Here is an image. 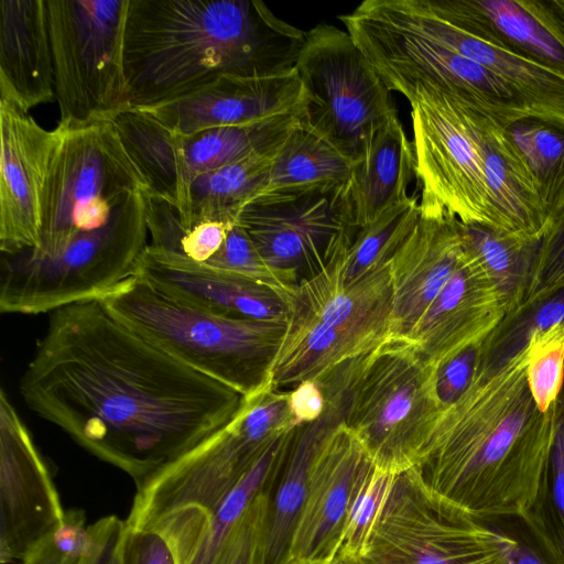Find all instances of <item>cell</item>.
<instances>
[{"mask_svg":"<svg viewBox=\"0 0 564 564\" xmlns=\"http://www.w3.org/2000/svg\"><path fill=\"white\" fill-rule=\"evenodd\" d=\"M19 389L32 411L137 486L226 427L245 400L138 335L100 300L48 314Z\"/></svg>","mask_w":564,"mask_h":564,"instance_id":"6da1fadb","label":"cell"},{"mask_svg":"<svg viewBox=\"0 0 564 564\" xmlns=\"http://www.w3.org/2000/svg\"><path fill=\"white\" fill-rule=\"evenodd\" d=\"M529 358L530 343L497 370L476 369L463 395L444 408L415 466L434 495L470 518L521 517L543 487L558 400L546 412L538 408Z\"/></svg>","mask_w":564,"mask_h":564,"instance_id":"7a4b0ae2","label":"cell"},{"mask_svg":"<svg viewBox=\"0 0 564 564\" xmlns=\"http://www.w3.org/2000/svg\"><path fill=\"white\" fill-rule=\"evenodd\" d=\"M306 32L259 0H129L126 110H147L223 76L292 72Z\"/></svg>","mask_w":564,"mask_h":564,"instance_id":"3957f363","label":"cell"},{"mask_svg":"<svg viewBox=\"0 0 564 564\" xmlns=\"http://www.w3.org/2000/svg\"><path fill=\"white\" fill-rule=\"evenodd\" d=\"M107 311L183 365L248 397L270 383L288 321L234 318L167 296L135 275L99 299Z\"/></svg>","mask_w":564,"mask_h":564,"instance_id":"277c9868","label":"cell"},{"mask_svg":"<svg viewBox=\"0 0 564 564\" xmlns=\"http://www.w3.org/2000/svg\"><path fill=\"white\" fill-rule=\"evenodd\" d=\"M142 192L129 195L105 225L79 234L55 256L1 253L0 311L50 314L99 300L132 276L148 246Z\"/></svg>","mask_w":564,"mask_h":564,"instance_id":"5b68a950","label":"cell"},{"mask_svg":"<svg viewBox=\"0 0 564 564\" xmlns=\"http://www.w3.org/2000/svg\"><path fill=\"white\" fill-rule=\"evenodd\" d=\"M297 426L288 391L269 383L245 397L226 427L137 486L127 527L151 530L167 514L186 508L212 513L264 449Z\"/></svg>","mask_w":564,"mask_h":564,"instance_id":"8992f818","label":"cell"},{"mask_svg":"<svg viewBox=\"0 0 564 564\" xmlns=\"http://www.w3.org/2000/svg\"><path fill=\"white\" fill-rule=\"evenodd\" d=\"M436 370L405 338L390 337L365 355L351 384L345 425L376 467H415L443 413Z\"/></svg>","mask_w":564,"mask_h":564,"instance_id":"52a82bcc","label":"cell"},{"mask_svg":"<svg viewBox=\"0 0 564 564\" xmlns=\"http://www.w3.org/2000/svg\"><path fill=\"white\" fill-rule=\"evenodd\" d=\"M41 194L34 256L52 257L82 232L105 225L129 195L148 189L110 120L58 123Z\"/></svg>","mask_w":564,"mask_h":564,"instance_id":"ba28073f","label":"cell"},{"mask_svg":"<svg viewBox=\"0 0 564 564\" xmlns=\"http://www.w3.org/2000/svg\"><path fill=\"white\" fill-rule=\"evenodd\" d=\"M408 100L420 217L500 231L485 177L477 110L429 85L415 87Z\"/></svg>","mask_w":564,"mask_h":564,"instance_id":"9c48e42d","label":"cell"},{"mask_svg":"<svg viewBox=\"0 0 564 564\" xmlns=\"http://www.w3.org/2000/svg\"><path fill=\"white\" fill-rule=\"evenodd\" d=\"M129 0H45L58 123L126 110L123 36Z\"/></svg>","mask_w":564,"mask_h":564,"instance_id":"30bf717a","label":"cell"},{"mask_svg":"<svg viewBox=\"0 0 564 564\" xmlns=\"http://www.w3.org/2000/svg\"><path fill=\"white\" fill-rule=\"evenodd\" d=\"M339 20L390 91L408 99L415 87L429 85L507 127L532 118L488 69L391 21L370 0Z\"/></svg>","mask_w":564,"mask_h":564,"instance_id":"8fae6325","label":"cell"},{"mask_svg":"<svg viewBox=\"0 0 564 564\" xmlns=\"http://www.w3.org/2000/svg\"><path fill=\"white\" fill-rule=\"evenodd\" d=\"M295 70L305 95L301 127L354 165L372 130L397 111L391 91L347 31L327 23L306 31Z\"/></svg>","mask_w":564,"mask_h":564,"instance_id":"7c38bea8","label":"cell"},{"mask_svg":"<svg viewBox=\"0 0 564 564\" xmlns=\"http://www.w3.org/2000/svg\"><path fill=\"white\" fill-rule=\"evenodd\" d=\"M366 558L373 564H502L490 522L440 499L415 467L395 475Z\"/></svg>","mask_w":564,"mask_h":564,"instance_id":"4fadbf2b","label":"cell"},{"mask_svg":"<svg viewBox=\"0 0 564 564\" xmlns=\"http://www.w3.org/2000/svg\"><path fill=\"white\" fill-rule=\"evenodd\" d=\"M273 267L313 274L358 231L346 183L259 195L236 221Z\"/></svg>","mask_w":564,"mask_h":564,"instance_id":"5bb4252c","label":"cell"},{"mask_svg":"<svg viewBox=\"0 0 564 564\" xmlns=\"http://www.w3.org/2000/svg\"><path fill=\"white\" fill-rule=\"evenodd\" d=\"M57 491L25 424L0 394V561L23 560L64 519Z\"/></svg>","mask_w":564,"mask_h":564,"instance_id":"9a60e30c","label":"cell"},{"mask_svg":"<svg viewBox=\"0 0 564 564\" xmlns=\"http://www.w3.org/2000/svg\"><path fill=\"white\" fill-rule=\"evenodd\" d=\"M391 21L488 69L532 118L564 129V75L502 46L480 40L434 14L423 0H370Z\"/></svg>","mask_w":564,"mask_h":564,"instance_id":"2e32d148","label":"cell"},{"mask_svg":"<svg viewBox=\"0 0 564 564\" xmlns=\"http://www.w3.org/2000/svg\"><path fill=\"white\" fill-rule=\"evenodd\" d=\"M371 462L344 421L323 436L311 462L289 560L334 562L354 489Z\"/></svg>","mask_w":564,"mask_h":564,"instance_id":"e0dca14e","label":"cell"},{"mask_svg":"<svg viewBox=\"0 0 564 564\" xmlns=\"http://www.w3.org/2000/svg\"><path fill=\"white\" fill-rule=\"evenodd\" d=\"M58 132L42 128L17 105L0 99V250L36 248L41 194Z\"/></svg>","mask_w":564,"mask_h":564,"instance_id":"ac0fdd59","label":"cell"},{"mask_svg":"<svg viewBox=\"0 0 564 564\" xmlns=\"http://www.w3.org/2000/svg\"><path fill=\"white\" fill-rule=\"evenodd\" d=\"M305 95L295 69L267 77L223 76L171 102L142 110L180 134L301 116Z\"/></svg>","mask_w":564,"mask_h":564,"instance_id":"d6986e66","label":"cell"},{"mask_svg":"<svg viewBox=\"0 0 564 564\" xmlns=\"http://www.w3.org/2000/svg\"><path fill=\"white\" fill-rule=\"evenodd\" d=\"M437 17L564 75V0H423Z\"/></svg>","mask_w":564,"mask_h":564,"instance_id":"ffe728a7","label":"cell"},{"mask_svg":"<svg viewBox=\"0 0 564 564\" xmlns=\"http://www.w3.org/2000/svg\"><path fill=\"white\" fill-rule=\"evenodd\" d=\"M133 275L167 296L218 315L259 321H288L290 316L289 304L271 288L150 245Z\"/></svg>","mask_w":564,"mask_h":564,"instance_id":"44dd1931","label":"cell"},{"mask_svg":"<svg viewBox=\"0 0 564 564\" xmlns=\"http://www.w3.org/2000/svg\"><path fill=\"white\" fill-rule=\"evenodd\" d=\"M507 313L500 293L463 251L456 271L405 339L437 370L482 343Z\"/></svg>","mask_w":564,"mask_h":564,"instance_id":"7402d4cb","label":"cell"},{"mask_svg":"<svg viewBox=\"0 0 564 564\" xmlns=\"http://www.w3.org/2000/svg\"><path fill=\"white\" fill-rule=\"evenodd\" d=\"M457 219L419 218L389 261L391 337L405 338L449 281L462 259Z\"/></svg>","mask_w":564,"mask_h":564,"instance_id":"603a6c76","label":"cell"},{"mask_svg":"<svg viewBox=\"0 0 564 564\" xmlns=\"http://www.w3.org/2000/svg\"><path fill=\"white\" fill-rule=\"evenodd\" d=\"M292 433L272 442L212 513L196 508L182 509L167 514L151 529L166 540L176 564L217 563L253 500L272 487Z\"/></svg>","mask_w":564,"mask_h":564,"instance_id":"cb8c5ba5","label":"cell"},{"mask_svg":"<svg viewBox=\"0 0 564 564\" xmlns=\"http://www.w3.org/2000/svg\"><path fill=\"white\" fill-rule=\"evenodd\" d=\"M352 375L336 371L318 384L325 395L322 416L297 426L292 434L274 495L270 492L268 527L261 564H285L293 531L302 510L313 455L323 436L345 419Z\"/></svg>","mask_w":564,"mask_h":564,"instance_id":"d4e9b609","label":"cell"},{"mask_svg":"<svg viewBox=\"0 0 564 564\" xmlns=\"http://www.w3.org/2000/svg\"><path fill=\"white\" fill-rule=\"evenodd\" d=\"M299 124L300 116L285 115L249 124L180 134L161 122L159 142L162 159L180 203L188 206L191 183L196 176L276 150Z\"/></svg>","mask_w":564,"mask_h":564,"instance_id":"484cf974","label":"cell"},{"mask_svg":"<svg viewBox=\"0 0 564 564\" xmlns=\"http://www.w3.org/2000/svg\"><path fill=\"white\" fill-rule=\"evenodd\" d=\"M351 242L338 247L316 272L301 279L291 305L330 326L391 336L392 282L389 263L345 283V259Z\"/></svg>","mask_w":564,"mask_h":564,"instance_id":"4316f807","label":"cell"},{"mask_svg":"<svg viewBox=\"0 0 564 564\" xmlns=\"http://www.w3.org/2000/svg\"><path fill=\"white\" fill-rule=\"evenodd\" d=\"M54 98L45 0H1L0 99L29 111Z\"/></svg>","mask_w":564,"mask_h":564,"instance_id":"83f0119b","label":"cell"},{"mask_svg":"<svg viewBox=\"0 0 564 564\" xmlns=\"http://www.w3.org/2000/svg\"><path fill=\"white\" fill-rule=\"evenodd\" d=\"M486 183L497 209L500 231L541 241L549 208L508 127L477 111Z\"/></svg>","mask_w":564,"mask_h":564,"instance_id":"f1b7e54d","label":"cell"},{"mask_svg":"<svg viewBox=\"0 0 564 564\" xmlns=\"http://www.w3.org/2000/svg\"><path fill=\"white\" fill-rule=\"evenodd\" d=\"M390 337L366 329L330 326L291 305L286 330L270 368V383L274 390L284 391L303 381L317 380L375 350Z\"/></svg>","mask_w":564,"mask_h":564,"instance_id":"f546056e","label":"cell"},{"mask_svg":"<svg viewBox=\"0 0 564 564\" xmlns=\"http://www.w3.org/2000/svg\"><path fill=\"white\" fill-rule=\"evenodd\" d=\"M414 153L397 111L376 127L352 165L349 191L358 228L405 202Z\"/></svg>","mask_w":564,"mask_h":564,"instance_id":"4dcf8cb0","label":"cell"},{"mask_svg":"<svg viewBox=\"0 0 564 564\" xmlns=\"http://www.w3.org/2000/svg\"><path fill=\"white\" fill-rule=\"evenodd\" d=\"M462 248L500 293L508 313L525 299L541 241L458 220ZM507 313V314H508Z\"/></svg>","mask_w":564,"mask_h":564,"instance_id":"1f68e13d","label":"cell"},{"mask_svg":"<svg viewBox=\"0 0 564 564\" xmlns=\"http://www.w3.org/2000/svg\"><path fill=\"white\" fill-rule=\"evenodd\" d=\"M280 148L196 176L189 187L185 229L205 221L235 224L243 206L259 194Z\"/></svg>","mask_w":564,"mask_h":564,"instance_id":"d6a6232c","label":"cell"},{"mask_svg":"<svg viewBox=\"0 0 564 564\" xmlns=\"http://www.w3.org/2000/svg\"><path fill=\"white\" fill-rule=\"evenodd\" d=\"M351 170L349 160L299 124L281 145L257 196L346 183Z\"/></svg>","mask_w":564,"mask_h":564,"instance_id":"836d02e7","label":"cell"},{"mask_svg":"<svg viewBox=\"0 0 564 564\" xmlns=\"http://www.w3.org/2000/svg\"><path fill=\"white\" fill-rule=\"evenodd\" d=\"M564 322V288L510 311L480 344L477 369L497 370L516 357L535 333Z\"/></svg>","mask_w":564,"mask_h":564,"instance_id":"e575fe53","label":"cell"},{"mask_svg":"<svg viewBox=\"0 0 564 564\" xmlns=\"http://www.w3.org/2000/svg\"><path fill=\"white\" fill-rule=\"evenodd\" d=\"M420 218L419 200L405 202L386 210L372 223L358 229L345 259V283L389 263Z\"/></svg>","mask_w":564,"mask_h":564,"instance_id":"d590c367","label":"cell"},{"mask_svg":"<svg viewBox=\"0 0 564 564\" xmlns=\"http://www.w3.org/2000/svg\"><path fill=\"white\" fill-rule=\"evenodd\" d=\"M551 212L564 196V129L524 118L508 127Z\"/></svg>","mask_w":564,"mask_h":564,"instance_id":"8d00e7d4","label":"cell"},{"mask_svg":"<svg viewBox=\"0 0 564 564\" xmlns=\"http://www.w3.org/2000/svg\"><path fill=\"white\" fill-rule=\"evenodd\" d=\"M395 475L376 467L373 462L364 469L349 502L335 560L366 557L371 532Z\"/></svg>","mask_w":564,"mask_h":564,"instance_id":"74e56055","label":"cell"},{"mask_svg":"<svg viewBox=\"0 0 564 564\" xmlns=\"http://www.w3.org/2000/svg\"><path fill=\"white\" fill-rule=\"evenodd\" d=\"M204 265L236 273L267 285L279 293L289 306L301 281L296 272L271 265L237 223L230 227L218 253Z\"/></svg>","mask_w":564,"mask_h":564,"instance_id":"f35d334b","label":"cell"},{"mask_svg":"<svg viewBox=\"0 0 564 564\" xmlns=\"http://www.w3.org/2000/svg\"><path fill=\"white\" fill-rule=\"evenodd\" d=\"M564 564V397L557 402L549 468L535 505L527 513Z\"/></svg>","mask_w":564,"mask_h":564,"instance_id":"ab89813d","label":"cell"},{"mask_svg":"<svg viewBox=\"0 0 564 564\" xmlns=\"http://www.w3.org/2000/svg\"><path fill=\"white\" fill-rule=\"evenodd\" d=\"M527 380L538 408L549 411L564 383V322L532 336Z\"/></svg>","mask_w":564,"mask_h":564,"instance_id":"60d3db41","label":"cell"},{"mask_svg":"<svg viewBox=\"0 0 564 564\" xmlns=\"http://www.w3.org/2000/svg\"><path fill=\"white\" fill-rule=\"evenodd\" d=\"M487 521L497 533L502 564H563L528 514Z\"/></svg>","mask_w":564,"mask_h":564,"instance_id":"b9f144b4","label":"cell"},{"mask_svg":"<svg viewBox=\"0 0 564 564\" xmlns=\"http://www.w3.org/2000/svg\"><path fill=\"white\" fill-rule=\"evenodd\" d=\"M563 288L564 196L550 212L547 229L540 242L529 289L523 302L549 296Z\"/></svg>","mask_w":564,"mask_h":564,"instance_id":"7bdbcfd3","label":"cell"},{"mask_svg":"<svg viewBox=\"0 0 564 564\" xmlns=\"http://www.w3.org/2000/svg\"><path fill=\"white\" fill-rule=\"evenodd\" d=\"M271 488L251 503L216 564H261L268 527Z\"/></svg>","mask_w":564,"mask_h":564,"instance_id":"ee69618b","label":"cell"},{"mask_svg":"<svg viewBox=\"0 0 564 564\" xmlns=\"http://www.w3.org/2000/svg\"><path fill=\"white\" fill-rule=\"evenodd\" d=\"M480 344L464 349L436 370L437 393L444 406L454 403L469 387L478 366Z\"/></svg>","mask_w":564,"mask_h":564,"instance_id":"f6af8a7d","label":"cell"},{"mask_svg":"<svg viewBox=\"0 0 564 564\" xmlns=\"http://www.w3.org/2000/svg\"><path fill=\"white\" fill-rule=\"evenodd\" d=\"M232 225L221 221L196 224L191 229L184 230L173 254L199 264H207L223 247Z\"/></svg>","mask_w":564,"mask_h":564,"instance_id":"bcb514c9","label":"cell"},{"mask_svg":"<svg viewBox=\"0 0 564 564\" xmlns=\"http://www.w3.org/2000/svg\"><path fill=\"white\" fill-rule=\"evenodd\" d=\"M122 564H176L166 540L155 530L127 527L122 542Z\"/></svg>","mask_w":564,"mask_h":564,"instance_id":"7dc6e473","label":"cell"},{"mask_svg":"<svg viewBox=\"0 0 564 564\" xmlns=\"http://www.w3.org/2000/svg\"><path fill=\"white\" fill-rule=\"evenodd\" d=\"M96 543L89 554L78 564H122V542L126 521L109 516L91 524Z\"/></svg>","mask_w":564,"mask_h":564,"instance_id":"c3c4849f","label":"cell"},{"mask_svg":"<svg viewBox=\"0 0 564 564\" xmlns=\"http://www.w3.org/2000/svg\"><path fill=\"white\" fill-rule=\"evenodd\" d=\"M289 404L297 425L318 420L325 410V395L315 380L303 381L289 392Z\"/></svg>","mask_w":564,"mask_h":564,"instance_id":"681fc988","label":"cell"},{"mask_svg":"<svg viewBox=\"0 0 564 564\" xmlns=\"http://www.w3.org/2000/svg\"><path fill=\"white\" fill-rule=\"evenodd\" d=\"M80 561L66 553L50 535L23 560L22 564H78Z\"/></svg>","mask_w":564,"mask_h":564,"instance_id":"f907efd6","label":"cell"},{"mask_svg":"<svg viewBox=\"0 0 564 564\" xmlns=\"http://www.w3.org/2000/svg\"><path fill=\"white\" fill-rule=\"evenodd\" d=\"M332 564H373L368 558H357V560H349V558H337Z\"/></svg>","mask_w":564,"mask_h":564,"instance_id":"816d5d0a","label":"cell"},{"mask_svg":"<svg viewBox=\"0 0 564 564\" xmlns=\"http://www.w3.org/2000/svg\"><path fill=\"white\" fill-rule=\"evenodd\" d=\"M285 564H327L323 562L305 561V560H289Z\"/></svg>","mask_w":564,"mask_h":564,"instance_id":"f5cc1de1","label":"cell"}]
</instances>
